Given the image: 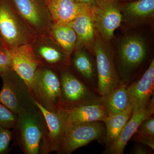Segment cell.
Instances as JSON below:
<instances>
[{
    "mask_svg": "<svg viewBox=\"0 0 154 154\" xmlns=\"http://www.w3.org/2000/svg\"><path fill=\"white\" fill-rule=\"evenodd\" d=\"M17 116L14 137L23 153L47 154V125L39 109Z\"/></svg>",
    "mask_w": 154,
    "mask_h": 154,
    "instance_id": "obj_1",
    "label": "cell"
},
{
    "mask_svg": "<svg viewBox=\"0 0 154 154\" xmlns=\"http://www.w3.org/2000/svg\"><path fill=\"white\" fill-rule=\"evenodd\" d=\"M0 36L2 44L9 49L30 44L36 36L12 1L0 2Z\"/></svg>",
    "mask_w": 154,
    "mask_h": 154,
    "instance_id": "obj_2",
    "label": "cell"
},
{
    "mask_svg": "<svg viewBox=\"0 0 154 154\" xmlns=\"http://www.w3.org/2000/svg\"><path fill=\"white\" fill-rule=\"evenodd\" d=\"M0 102L17 116L39 109L29 87L14 70L1 76Z\"/></svg>",
    "mask_w": 154,
    "mask_h": 154,
    "instance_id": "obj_3",
    "label": "cell"
},
{
    "mask_svg": "<svg viewBox=\"0 0 154 154\" xmlns=\"http://www.w3.org/2000/svg\"><path fill=\"white\" fill-rule=\"evenodd\" d=\"M57 70L43 66L34 78L31 92L36 101L49 111L57 112L61 106V88Z\"/></svg>",
    "mask_w": 154,
    "mask_h": 154,
    "instance_id": "obj_4",
    "label": "cell"
},
{
    "mask_svg": "<svg viewBox=\"0 0 154 154\" xmlns=\"http://www.w3.org/2000/svg\"><path fill=\"white\" fill-rule=\"evenodd\" d=\"M109 43L98 33L94 55L96 57L98 92L102 97L106 96L122 83L116 66L113 51Z\"/></svg>",
    "mask_w": 154,
    "mask_h": 154,
    "instance_id": "obj_5",
    "label": "cell"
},
{
    "mask_svg": "<svg viewBox=\"0 0 154 154\" xmlns=\"http://www.w3.org/2000/svg\"><path fill=\"white\" fill-rule=\"evenodd\" d=\"M61 88V106L71 108L80 105L102 103L98 98L80 81L68 67L58 70Z\"/></svg>",
    "mask_w": 154,
    "mask_h": 154,
    "instance_id": "obj_6",
    "label": "cell"
},
{
    "mask_svg": "<svg viewBox=\"0 0 154 154\" xmlns=\"http://www.w3.org/2000/svg\"><path fill=\"white\" fill-rule=\"evenodd\" d=\"M17 12L36 35H50L53 21L44 0H11Z\"/></svg>",
    "mask_w": 154,
    "mask_h": 154,
    "instance_id": "obj_7",
    "label": "cell"
},
{
    "mask_svg": "<svg viewBox=\"0 0 154 154\" xmlns=\"http://www.w3.org/2000/svg\"><path fill=\"white\" fill-rule=\"evenodd\" d=\"M102 122L95 121L65 126L63 139L58 154H70L77 149L105 137Z\"/></svg>",
    "mask_w": 154,
    "mask_h": 154,
    "instance_id": "obj_8",
    "label": "cell"
},
{
    "mask_svg": "<svg viewBox=\"0 0 154 154\" xmlns=\"http://www.w3.org/2000/svg\"><path fill=\"white\" fill-rule=\"evenodd\" d=\"M148 45L140 33H130L123 36L119 44L118 59L122 72L129 74L140 66L147 55Z\"/></svg>",
    "mask_w": 154,
    "mask_h": 154,
    "instance_id": "obj_9",
    "label": "cell"
},
{
    "mask_svg": "<svg viewBox=\"0 0 154 154\" xmlns=\"http://www.w3.org/2000/svg\"><path fill=\"white\" fill-rule=\"evenodd\" d=\"M92 14L99 35L110 42L114 32L122 22V9L116 0H97L92 9Z\"/></svg>",
    "mask_w": 154,
    "mask_h": 154,
    "instance_id": "obj_10",
    "label": "cell"
},
{
    "mask_svg": "<svg viewBox=\"0 0 154 154\" xmlns=\"http://www.w3.org/2000/svg\"><path fill=\"white\" fill-rule=\"evenodd\" d=\"M30 44L44 66L59 70L71 65L70 59L50 35H36Z\"/></svg>",
    "mask_w": 154,
    "mask_h": 154,
    "instance_id": "obj_11",
    "label": "cell"
},
{
    "mask_svg": "<svg viewBox=\"0 0 154 154\" xmlns=\"http://www.w3.org/2000/svg\"><path fill=\"white\" fill-rule=\"evenodd\" d=\"M9 50L13 70L24 80L31 91L35 76L44 65L36 57L30 43Z\"/></svg>",
    "mask_w": 154,
    "mask_h": 154,
    "instance_id": "obj_12",
    "label": "cell"
},
{
    "mask_svg": "<svg viewBox=\"0 0 154 154\" xmlns=\"http://www.w3.org/2000/svg\"><path fill=\"white\" fill-rule=\"evenodd\" d=\"M57 112L60 116L65 126L92 122H104L108 115L102 103L80 105L71 108L60 107Z\"/></svg>",
    "mask_w": 154,
    "mask_h": 154,
    "instance_id": "obj_13",
    "label": "cell"
},
{
    "mask_svg": "<svg viewBox=\"0 0 154 154\" xmlns=\"http://www.w3.org/2000/svg\"><path fill=\"white\" fill-rule=\"evenodd\" d=\"M154 98H151L145 108L133 112L118 137L107 146L104 152L107 154H122L128 141L137 130L142 122L154 113Z\"/></svg>",
    "mask_w": 154,
    "mask_h": 154,
    "instance_id": "obj_14",
    "label": "cell"
},
{
    "mask_svg": "<svg viewBox=\"0 0 154 154\" xmlns=\"http://www.w3.org/2000/svg\"><path fill=\"white\" fill-rule=\"evenodd\" d=\"M154 90V60H152L148 68L138 81L127 87L131 105L133 112L145 108L151 97Z\"/></svg>",
    "mask_w": 154,
    "mask_h": 154,
    "instance_id": "obj_15",
    "label": "cell"
},
{
    "mask_svg": "<svg viewBox=\"0 0 154 154\" xmlns=\"http://www.w3.org/2000/svg\"><path fill=\"white\" fill-rule=\"evenodd\" d=\"M76 34L75 50L85 48L94 54L98 30L91 11L81 14L69 23Z\"/></svg>",
    "mask_w": 154,
    "mask_h": 154,
    "instance_id": "obj_16",
    "label": "cell"
},
{
    "mask_svg": "<svg viewBox=\"0 0 154 154\" xmlns=\"http://www.w3.org/2000/svg\"><path fill=\"white\" fill-rule=\"evenodd\" d=\"M48 8L54 24H69L92 8L75 0H49Z\"/></svg>",
    "mask_w": 154,
    "mask_h": 154,
    "instance_id": "obj_17",
    "label": "cell"
},
{
    "mask_svg": "<svg viewBox=\"0 0 154 154\" xmlns=\"http://www.w3.org/2000/svg\"><path fill=\"white\" fill-rule=\"evenodd\" d=\"M36 104L43 114L47 125V154L53 152L58 153L64 134L63 122L57 112H52L45 109L36 101Z\"/></svg>",
    "mask_w": 154,
    "mask_h": 154,
    "instance_id": "obj_18",
    "label": "cell"
},
{
    "mask_svg": "<svg viewBox=\"0 0 154 154\" xmlns=\"http://www.w3.org/2000/svg\"><path fill=\"white\" fill-rule=\"evenodd\" d=\"M122 17L131 23H142L153 18L154 0H137L127 3L122 9Z\"/></svg>",
    "mask_w": 154,
    "mask_h": 154,
    "instance_id": "obj_19",
    "label": "cell"
},
{
    "mask_svg": "<svg viewBox=\"0 0 154 154\" xmlns=\"http://www.w3.org/2000/svg\"><path fill=\"white\" fill-rule=\"evenodd\" d=\"M127 87L125 83L121 84L110 93L101 98L108 116L121 113L130 106Z\"/></svg>",
    "mask_w": 154,
    "mask_h": 154,
    "instance_id": "obj_20",
    "label": "cell"
},
{
    "mask_svg": "<svg viewBox=\"0 0 154 154\" xmlns=\"http://www.w3.org/2000/svg\"><path fill=\"white\" fill-rule=\"evenodd\" d=\"M50 36L71 59L76 44L77 36L70 24L54 23Z\"/></svg>",
    "mask_w": 154,
    "mask_h": 154,
    "instance_id": "obj_21",
    "label": "cell"
},
{
    "mask_svg": "<svg viewBox=\"0 0 154 154\" xmlns=\"http://www.w3.org/2000/svg\"><path fill=\"white\" fill-rule=\"evenodd\" d=\"M132 113L133 108L131 105L121 113L107 116L104 122L106 125L105 142L107 146L118 137Z\"/></svg>",
    "mask_w": 154,
    "mask_h": 154,
    "instance_id": "obj_22",
    "label": "cell"
},
{
    "mask_svg": "<svg viewBox=\"0 0 154 154\" xmlns=\"http://www.w3.org/2000/svg\"><path fill=\"white\" fill-rule=\"evenodd\" d=\"M70 65L85 80L90 83H93L96 79V68L91 56L85 48L75 50Z\"/></svg>",
    "mask_w": 154,
    "mask_h": 154,
    "instance_id": "obj_23",
    "label": "cell"
},
{
    "mask_svg": "<svg viewBox=\"0 0 154 154\" xmlns=\"http://www.w3.org/2000/svg\"><path fill=\"white\" fill-rule=\"evenodd\" d=\"M18 116L0 102V126L14 129L17 125Z\"/></svg>",
    "mask_w": 154,
    "mask_h": 154,
    "instance_id": "obj_24",
    "label": "cell"
},
{
    "mask_svg": "<svg viewBox=\"0 0 154 154\" xmlns=\"http://www.w3.org/2000/svg\"><path fill=\"white\" fill-rule=\"evenodd\" d=\"M13 70L10 50L0 45V76Z\"/></svg>",
    "mask_w": 154,
    "mask_h": 154,
    "instance_id": "obj_25",
    "label": "cell"
},
{
    "mask_svg": "<svg viewBox=\"0 0 154 154\" xmlns=\"http://www.w3.org/2000/svg\"><path fill=\"white\" fill-rule=\"evenodd\" d=\"M13 138V131L0 126V154H5L9 152L10 143Z\"/></svg>",
    "mask_w": 154,
    "mask_h": 154,
    "instance_id": "obj_26",
    "label": "cell"
},
{
    "mask_svg": "<svg viewBox=\"0 0 154 154\" xmlns=\"http://www.w3.org/2000/svg\"><path fill=\"white\" fill-rule=\"evenodd\" d=\"M133 135L139 136H154V117L151 116L143 120Z\"/></svg>",
    "mask_w": 154,
    "mask_h": 154,
    "instance_id": "obj_27",
    "label": "cell"
},
{
    "mask_svg": "<svg viewBox=\"0 0 154 154\" xmlns=\"http://www.w3.org/2000/svg\"><path fill=\"white\" fill-rule=\"evenodd\" d=\"M132 137L133 140L145 145L148 146L153 149V150H154V136H139L133 135Z\"/></svg>",
    "mask_w": 154,
    "mask_h": 154,
    "instance_id": "obj_28",
    "label": "cell"
},
{
    "mask_svg": "<svg viewBox=\"0 0 154 154\" xmlns=\"http://www.w3.org/2000/svg\"><path fill=\"white\" fill-rule=\"evenodd\" d=\"M133 153L135 154H146L149 153L147 150L142 146L140 145L135 146L133 149Z\"/></svg>",
    "mask_w": 154,
    "mask_h": 154,
    "instance_id": "obj_29",
    "label": "cell"
},
{
    "mask_svg": "<svg viewBox=\"0 0 154 154\" xmlns=\"http://www.w3.org/2000/svg\"><path fill=\"white\" fill-rule=\"evenodd\" d=\"M78 3L92 8L96 5L97 0H75Z\"/></svg>",
    "mask_w": 154,
    "mask_h": 154,
    "instance_id": "obj_30",
    "label": "cell"
},
{
    "mask_svg": "<svg viewBox=\"0 0 154 154\" xmlns=\"http://www.w3.org/2000/svg\"><path fill=\"white\" fill-rule=\"evenodd\" d=\"M116 1H117V2H124V1H128V0H116Z\"/></svg>",
    "mask_w": 154,
    "mask_h": 154,
    "instance_id": "obj_31",
    "label": "cell"
},
{
    "mask_svg": "<svg viewBox=\"0 0 154 154\" xmlns=\"http://www.w3.org/2000/svg\"><path fill=\"white\" fill-rule=\"evenodd\" d=\"M49 1V0H44L45 2H46V4H47L48 2V1Z\"/></svg>",
    "mask_w": 154,
    "mask_h": 154,
    "instance_id": "obj_32",
    "label": "cell"
}]
</instances>
